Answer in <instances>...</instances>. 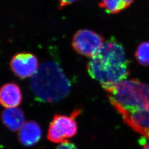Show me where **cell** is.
Here are the masks:
<instances>
[{"label": "cell", "instance_id": "1", "mask_svg": "<svg viewBox=\"0 0 149 149\" xmlns=\"http://www.w3.org/2000/svg\"><path fill=\"white\" fill-rule=\"evenodd\" d=\"M87 71L106 91L125 80L129 74V61L122 45L114 38L107 40L91 57Z\"/></svg>", "mask_w": 149, "mask_h": 149}, {"label": "cell", "instance_id": "2", "mask_svg": "<svg viewBox=\"0 0 149 149\" xmlns=\"http://www.w3.org/2000/svg\"><path fill=\"white\" fill-rule=\"evenodd\" d=\"M32 91L39 101H60L69 95L71 84L59 64L47 61L39 67L31 80Z\"/></svg>", "mask_w": 149, "mask_h": 149}, {"label": "cell", "instance_id": "3", "mask_svg": "<svg viewBox=\"0 0 149 149\" xmlns=\"http://www.w3.org/2000/svg\"><path fill=\"white\" fill-rule=\"evenodd\" d=\"M117 111H130L149 107V85L136 79L124 80L106 91Z\"/></svg>", "mask_w": 149, "mask_h": 149}, {"label": "cell", "instance_id": "4", "mask_svg": "<svg viewBox=\"0 0 149 149\" xmlns=\"http://www.w3.org/2000/svg\"><path fill=\"white\" fill-rule=\"evenodd\" d=\"M81 113L76 109L70 116L56 114L54 116L48 129L47 138L54 143H63L74 137L77 132L76 117Z\"/></svg>", "mask_w": 149, "mask_h": 149}, {"label": "cell", "instance_id": "5", "mask_svg": "<svg viewBox=\"0 0 149 149\" xmlns=\"http://www.w3.org/2000/svg\"><path fill=\"white\" fill-rule=\"evenodd\" d=\"M104 43V38L98 33L89 29H81L72 38V46L75 52L87 57H92Z\"/></svg>", "mask_w": 149, "mask_h": 149}, {"label": "cell", "instance_id": "6", "mask_svg": "<svg viewBox=\"0 0 149 149\" xmlns=\"http://www.w3.org/2000/svg\"><path fill=\"white\" fill-rule=\"evenodd\" d=\"M10 67L13 72L21 79L32 77L37 72V58L29 53L16 54L11 59Z\"/></svg>", "mask_w": 149, "mask_h": 149}, {"label": "cell", "instance_id": "7", "mask_svg": "<svg viewBox=\"0 0 149 149\" xmlns=\"http://www.w3.org/2000/svg\"><path fill=\"white\" fill-rule=\"evenodd\" d=\"M124 123L145 138L149 135V107L130 111L118 112Z\"/></svg>", "mask_w": 149, "mask_h": 149}, {"label": "cell", "instance_id": "8", "mask_svg": "<svg viewBox=\"0 0 149 149\" xmlns=\"http://www.w3.org/2000/svg\"><path fill=\"white\" fill-rule=\"evenodd\" d=\"M22 94L20 87L15 83H8L0 88V103L6 108H16L21 103Z\"/></svg>", "mask_w": 149, "mask_h": 149}, {"label": "cell", "instance_id": "9", "mask_svg": "<svg viewBox=\"0 0 149 149\" xmlns=\"http://www.w3.org/2000/svg\"><path fill=\"white\" fill-rule=\"evenodd\" d=\"M42 131L40 126L34 121L24 123L19 130L18 139L22 145L32 146L42 138Z\"/></svg>", "mask_w": 149, "mask_h": 149}, {"label": "cell", "instance_id": "10", "mask_svg": "<svg viewBox=\"0 0 149 149\" xmlns=\"http://www.w3.org/2000/svg\"><path fill=\"white\" fill-rule=\"evenodd\" d=\"M2 121L7 128L13 132L19 130L24 124V114L18 108H6L1 113Z\"/></svg>", "mask_w": 149, "mask_h": 149}, {"label": "cell", "instance_id": "11", "mask_svg": "<svg viewBox=\"0 0 149 149\" xmlns=\"http://www.w3.org/2000/svg\"><path fill=\"white\" fill-rule=\"evenodd\" d=\"M134 0H102L100 6L107 13L116 14L127 8Z\"/></svg>", "mask_w": 149, "mask_h": 149}, {"label": "cell", "instance_id": "12", "mask_svg": "<svg viewBox=\"0 0 149 149\" xmlns=\"http://www.w3.org/2000/svg\"><path fill=\"white\" fill-rule=\"evenodd\" d=\"M135 56L140 65L149 66V42H144L139 45Z\"/></svg>", "mask_w": 149, "mask_h": 149}, {"label": "cell", "instance_id": "13", "mask_svg": "<svg viewBox=\"0 0 149 149\" xmlns=\"http://www.w3.org/2000/svg\"><path fill=\"white\" fill-rule=\"evenodd\" d=\"M56 149H77V148L74 144L67 141L60 144Z\"/></svg>", "mask_w": 149, "mask_h": 149}, {"label": "cell", "instance_id": "14", "mask_svg": "<svg viewBox=\"0 0 149 149\" xmlns=\"http://www.w3.org/2000/svg\"><path fill=\"white\" fill-rule=\"evenodd\" d=\"M79 0H58L60 6L61 7H63L69 5Z\"/></svg>", "mask_w": 149, "mask_h": 149}, {"label": "cell", "instance_id": "15", "mask_svg": "<svg viewBox=\"0 0 149 149\" xmlns=\"http://www.w3.org/2000/svg\"><path fill=\"white\" fill-rule=\"evenodd\" d=\"M140 142L143 144V148L141 149H149V143H146L144 141H140Z\"/></svg>", "mask_w": 149, "mask_h": 149}, {"label": "cell", "instance_id": "16", "mask_svg": "<svg viewBox=\"0 0 149 149\" xmlns=\"http://www.w3.org/2000/svg\"><path fill=\"white\" fill-rule=\"evenodd\" d=\"M147 139H148V140H149V136H148V138H147Z\"/></svg>", "mask_w": 149, "mask_h": 149}]
</instances>
